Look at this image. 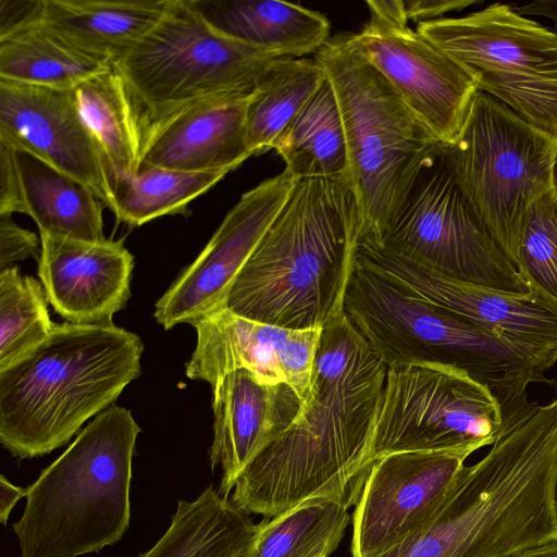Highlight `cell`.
Listing matches in <instances>:
<instances>
[{"label": "cell", "instance_id": "obj_1", "mask_svg": "<svg viewBox=\"0 0 557 557\" xmlns=\"http://www.w3.org/2000/svg\"><path fill=\"white\" fill-rule=\"evenodd\" d=\"M386 373L344 311L329 321L305 409L247 465L231 502L267 518L317 498L356 503L371 466Z\"/></svg>", "mask_w": 557, "mask_h": 557}, {"label": "cell", "instance_id": "obj_2", "mask_svg": "<svg viewBox=\"0 0 557 557\" xmlns=\"http://www.w3.org/2000/svg\"><path fill=\"white\" fill-rule=\"evenodd\" d=\"M359 243L349 177L297 180L220 308L290 330L323 327L344 311Z\"/></svg>", "mask_w": 557, "mask_h": 557}, {"label": "cell", "instance_id": "obj_3", "mask_svg": "<svg viewBox=\"0 0 557 557\" xmlns=\"http://www.w3.org/2000/svg\"><path fill=\"white\" fill-rule=\"evenodd\" d=\"M139 336L114 324H54L0 369V442L18 459L65 445L140 374Z\"/></svg>", "mask_w": 557, "mask_h": 557}, {"label": "cell", "instance_id": "obj_4", "mask_svg": "<svg viewBox=\"0 0 557 557\" xmlns=\"http://www.w3.org/2000/svg\"><path fill=\"white\" fill-rule=\"evenodd\" d=\"M348 320L387 368L434 363L457 369L497 400L503 431L527 418L531 383H550L531 356L453 313L416 298L356 261L344 298Z\"/></svg>", "mask_w": 557, "mask_h": 557}, {"label": "cell", "instance_id": "obj_5", "mask_svg": "<svg viewBox=\"0 0 557 557\" xmlns=\"http://www.w3.org/2000/svg\"><path fill=\"white\" fill-rule=\"evenodd\" d=\"M139 433L129 410L109 407L41 471L13 524L20 557H78L122 539Z\"/></svg>", "mask_w": 557, "mask_h": 557}, {"label": "cell", "instance_id": "obj_6", "mask_svg": "<svg viewBox=\"0 0 557 557\" xmlns=\"http://www.w3.org/2000/svg\"><path fill=\"white\" fill-rule=\"evenodd\" d=\"M314 59L338 102L360 240L381 245L423 158L438 140L346 35L330 39Z\"/></svg>", "mask_w": 557, "mask_h": 557}, {"label": "cell", "instance_id": "obj_7", "mask_svg": "<svg viewBox=\"0 0 557 557\" xmlns=\"http://www.w3.org/2000/svg\"><path fill=\"white\" fill-rule=\"evenodd\" d=\"M280 59L214 29L193 0H170L158 23L112 61L147 131L205 99L253 89Z\"/></svg>", "mask_w": 557, "mask_h": 557}, {"label": "cell", "instance_id": "obj_8", "mask_svg": "<svg viewBox=\"0 0 557 557\" xmlns=\"http://www.w3.org/2000/svg\"><path fill=\"white\" fill-rule=\"evenodd\" d=\"M376 246L462 282L516 296L531 293L462 186L447 144L441 141L423 158Z\"/></svg>", "mask_w": 557, "mask_h": 557}, {"label": "cell", "instance_id": "obj_9", "mask_svg": "<svg viewBox=\"0 0 557 557\" xmlns=\"http://www.w3.org/2000/svg\"><path fill=\"white\" fill-rule=\"evenodd\" d=\"M416 29L450 55L481 90L557 139V34L493 3Z\"/></svg>", "mask_w": 557, "mask_h": 557}, {"label": "cell", "instance_id": "obj_10", "mask_svg": "<svg viewBox=\"0 0 557 557\" xmlns=\"http://www.w3.org/2000/svg\"><path fill=\"white\" fill-rule=\"evenodd\" d=\"M447 147L462 186L516 265L523 216L550 190L557 139L478 90L459 134Z\"/></svg>", "mask_w": 557, "mask_h": 557}, {"label": "cell", "instance_id": "obj_11", "mask_svg": "<svg viewBox=\"0 0 557 557\" xmlns=\"http://www.w3.org/2000/svg\"><path fill=\"white\" fill-rule=\"evenodd\" d=\"M503 433L492 393L468 374L434 363L387 368L371 465L399 451L471 455Z\"/></svg>", "mask_w": 557, "mask_h": 557}, {"label": "cell", "instance_id": "obj_12", "mask_svg": "<svg viewBox=\"0 0 557 557\" xmlns=\"http://www.w3.org/2000/svg\"><path fill=\"white\" fill-rule=\"evenodd\" d=\"M356 261L407 294L520 348L545 370L557 363V304L540 292L516 296L462 282L363 240Z\"/></svg>", "mask_w": 557, "mask_h": 557}, {"label": "cell", "instance_id": "obj_13", "mask_svg": "<svg viewBox=\"0 0 557 557\" xmlns=\"http://www.w3.org/2000/svg\"><path fill=\"white\" fill-rule=\"evenodd\" d=\"M347 39L438 141H454L478 88L450 55L408 23L375 16Z\"/></svg>", "mask_w": 557, "mask_h": 557}, {"label": "cell", "instance_id": "obj_14", "mask_svg": "<svg viewBox=\"0 0 557 557\" xmlns=\"http://www.w3.org/2000/svg\"><path fill=\"white\" fill-rule=\"evenodd\" d=\"M466 459L448 451H399L372 462L352 513L351 556H376L426 523Z\"/></svg>", "mask_w": 557, "mask_h": 557}, {"label": "cell", "instance_id": "obj_15", "mask_svg": "<svg viewBox=\"0 0 557 557\" xmlns=\"http://www.w3.org/2000/svg\"><path fill=\"white\" fill-rule=\"evenodd\" d=\"M295 180L285 170L249 189L227 212L198 257L154 307L165 330L219 309L238 272L286 201Z\"/></svg>", "mask_w": 557, "mask_h": 557}, {"label": "cell", "instance_id": "obj_16", "mask_svg": "<svg viewBox=\"0 0 557 557\" xmlns=\"http://www.w3.org/2000/svg\"><path fill=\"white\" fill-rule=\"evenodd\" d=\"M191 325L197 342L185 366L189 379L205 381L212 388L227 373L247 370L263 383L289 385L306 406L322 327H280L225 308L205 314Z\"/></svg>", "mask_w": 557, "mask_h": 557}, {"label": "cell", "instance_id": "obj_17", "mask_svg": "<svg viewBox=\"0 0 557 557\" xmlns=\"http://www.w3.org/2000/svg\"><path fill=\"white\" fill-rule=\"evenodd\" d=\"M0 139L83 183L109 206L104 160L79 114L73 89L0 78Z\"/></svg>", "mask_w": 557, "mask_h": 557}, {"label": "cell", "instance_id": "obj_18", "mask_svg": "<svg viewBox=\"0 0 557 557\" xmlns=\"http://www.w3.org/2000/svg\"><path fill=\"white\" fill-rule=\"evenodd\" d=\"M39 234L38 275L54 311L74 324H113L131 297L134 258L123 242Z\"/></svg>", "mask_w": 557, "mask_h": 557}, {"label": "cell", "instance_id": "obj_19", "mask_svg": "<svg viewBox=\"0 0 557 557\" xmlns=\"http://www.w3.org/2000/svg\"><path fill=\"white\" fill-rule=\"evenodd\" d=\"M211 468L221 467L219 493L228 498L255 456L300 416L304 401L287 384H267L247 370L224 375L213 387Z\"/></svg>", "mask_w": 557, "mask_h": 557}, {"label": "cell", "instance_id": "obj_20", "mask_svg": "<svg viewBox=\"0 0 557 557\" xmlns=\"http://www.w3.org/2000/svg\"><path fill=\"white\" fill-rule=\"evenodd\" d=\"M103 205L83 183L0 139V215L24 213L36 222L39 233L101 242L107 239Z\"/></svg>", "mask_w": 557, "mask_h": 557}, {"label": "cell", "instance_id": "obj_21", "mask_svg": "<svg viewBox=\"0 0 557 557\" xmlns=\"http://www.w3.org/2000/svg\"><path fill=\"white\" fill-rule=\"evenodd\" d=\"M251 91L205 99L157 123L143 138L141 164L183 172L235 170L252 157L246 135Z\"/></svg>", "mask_w": 557, "mask_h": 557}, {"label": "cell", "instance_id": "obj_22", "mask_svg": "<svg viewBox=\"0 0 557 557\" xmlns=\"http://www.w3.org/2000/svg\"><path fill=\"white\" fill-rule=\"evenodd\" d=\"M170 0H44L39 24L90 58L112 63L161 18Z\"/></svg>", "mask_w": 557, "mask_h": 557}, {"label": "cell", "instance_id": "obj_23", "mask_svg": "<svg viewBox=\"0 0 557 557\" xmlns=\"http://www.w3.org/2000/svg\"><path fill=\"white\" fill-rule=\"evenodd\" d=\"M219 33L280 58H302L330 39L327 18L299 4L278 0H193Z\"/></svg>", "mask_w": 557, "mask_h": 557}, {"label": "cell", "instance_id": "obj_24", "mask_svg": "<svg viewBox=\"0 0 557 557\" xmlns=\"http://www.w3.org/2000/svg\"><path fill=\"white\" fill-rule=\"evenodd\" d=\"M258 529L249 512L213 486L180 499L165 533L138 557H237Z\"/></svg>", "mask_w": 557, "mask_h": 557}, {"label": "cell", "instance_id": "obj_25", "mask_svg": "<svg viewBox=\"0 0 557 557\" xmlns=\"http://www.w3.org/2000/svg\"><path fill=\"white\" fill-rule=\"evenodd\" d=\"M73 92L79 114L102 153L108 184L137 173L141 132L126 84L112 63L76 85Z\"/></svg>", "mask_w": 557, "mask_h": 557}, {"label": "cell", "instance_id": "obj_26", "mask_svg": "<svg viewBox=\"0 0 557 557\" xmlns=\"http://www.w3.org/2000/svg\"><path fill=\"white\" fill-rule=\"evenodd\" d=\"M295 181L349 177L343 120L326 78L273 144Z\"/></svg>", "mask_w": 557, "mask_h": 557}, {"label": "cell", "instance_id": "obj_27", "mask_svg": "<svg viewBox=\"0 0 557 557\" xmlns=\"http://www.w3.org/2000/svg\"><path fill=\"white\" fill-rule=\"evenodd\" d=\"M326 79L314 59L277 60L253 87L246 112V135L252 156L274 141Z\"/></svg>", "mask_w": 557, "mask_h": 557}, {"label": "cell", "instance_id": "obj_28", "mask_svg": "<svg viewBox=\"0 0 557 557\" xmlns=\"http://www.w3.org/2000/svg\"><path fill=\"white\" fill-rule=\"evenodd\" d=\"M345 499L317 498L258 524L251 542L237 557L330 556L349 521Z\"/></svg>", "mask_w": 557, "mask_h": 557}, {"label": "cell", "instance_id": "obj_29", "mask_svg": "<svg viewBox=\"0 0 557 557\" xmlns=\"http://www.w3.org/2000/svg\"><path fill=\"white\" fill-rule=\"evenodd\" d=\"M110 65L71 48L39 22L0 39V78L17 83L73 89Z\"/></svg>", "mask_w": 557, "mask_h": 557}, {"label": "cell", "instance_id": "obj_30", "mask_svg": "<svg viewBox=\"0 0 557 557\" xmlns=\"http://www.w3.org/2000/svg\"><path fill=\"white\" fill-rule=\"evenodd\" d=\"M226 172H183L141 164L134 175L109 182L108 208L119 222L140 226L163 215L183 214L187 205Z\"/></svg>", "mask_w": 557, "mask_h": 557}, {"label": "cell", "instance_id": "obj_31", "mask_svg": "<svg viewBox=\"0 0 557 557\" xmlns=\"http://www.w3.org/2000/svg\"><path fill=\"white\" fill-rule=\"evenodd\" d=\"M41 282L17 267L0 271V369L45 341L53 323Z\"/></svg>", "mask_w": 557, "mask_h": 557}, {"label": "cell", "instance_id": "obj_32", "mask_svg": "<svg viewBox=\"0 0 557 557\" xmlns=\"http://www.w3.org/2000/svg\"><path fill=\"white\" fill-rule=\"evenodd\" d=\"M515 267L531 288L557 304V201L552 190L523 216Z\"/></svg>", "mask_w": 557, "mask_h": 557}, {"label": "cell", "instance_id": "obj_33", "mask_svg": "<svg viewBox=\"0 0 557 557\" xmlns=\"http://www.w3.org/2000/svg\"><path fill=\"white\" fill-rule=\"evenodd\" d=\"M41 242L37 235L18 226L12 215H0V271L16 261L38 257Z\"/></svg>", "mask_w": 557, "mask_h": 557}, {"label": "cell", "instance_id": "obj_34", "mask_svg": "<svg viewBox=\"0 0 557 557\" xmlns=\"http://www.w3.org/2000/svg\"><path fill=\"white\" fill-rule=\"evenodd\" d=\"M44 0H0V39L41 18Z\"/></svg>", "mask_w": 557, "mask_h": 557}, {"label": "cell", "instance_id": "obj_35", "mask_svg": "<svg viewBox=\"0 0 557 557\" xmlns=\"http://www.w3.org/2000/svg\"><path fill=\"white\" fill-rule=\"evenodd\" d=\"M478 1L473 0H410L404 1L409 21L418 23L442 18L450 11L462 10Z\"/></svg>", "mask_w": 557, "mask_h": 557}, {"label": "cell", "instance_id": "obj_36", "mask_svg": "<svg viewBox=\"0 0 557 557\" xmlns=\"http://www.w3.org/2000/svg\"><path fill=\"white\" fill-rule=\"evenodd\" d=\"M27 487L16 486L11 483L4 475L0 478V521L2 524H5L9 516L16 505V503L22 498L26 497Z\"/></svg>", "mask_w": 557, "mask_h": 557}, {"label": "cell", "instance_id": "obj_37", "mask_svg": "<svg viewBox=\"0 0 557 557\" xmlns=\"http://www.w3.org/2000/svg\"><path fill=\"white\" fill-rule=\"evenodd\" d=\"M521 15H535L549 18L557 34V0H542L529 3L510 4Z\"/></svg>", "mask_w": 557, "mask_h": 557}, {"label": "cell", "instance_id": "obj_38", "mask_svg": "<svg viewBox=\"0 0 557 557\" xmlns=\"http://www.w3.org/2000/svg\"><path fill=\"white\" fill-rule=\"evenodd\" d=\"M508 557H557V539Z\"/></svg>", "mask_w": 557, "mask_h": 557}, {"label": "cell", "instance_id": "obj_39", "mask_svg": "<svg viewBox=\"0 0 557 557\" xmlns=\"http://www.w3.org/2000/svg\"><path fill=\"white\" fill-rule=\"evenodd\" d=\"M550 190L557 201V148L550 166Z\"/></svg>", "mask_w": 557, "mask_h": 557}, {"label": "cell", "instance_id": "obj_40", "mask_svg": "<svg viewBox=\"0 0 557 557\" xmlns=\"http://www.w3.org/2000/svg\"><path fill=\"white\" fill-rule=\"evenodd\" d=\"M556 509H557V487H556Z\"/></svg>", "mask_w": 557, "mask_h": 557}, {"label": "cell", "instance_id": "obj_41", "mask_svg": "<svg viewBox=\"0 0 557 557\" xmlns=\"http://www.w3.org/2000/svg\"><path fill=\"white\" fill-rule=\"evenodd\" d=\"M319 557H329L327 555L319 556Z\"/></svg>", "mask_w": 557, "mask_h": 557}]
</instances>
